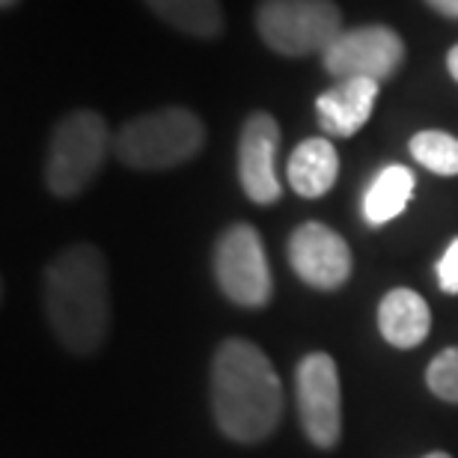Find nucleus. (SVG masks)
<instances>
[{
  "mask_svg": "<svg viewBox=\"0 0 458 458\" xmlns=\"http://www.w3.org/2000/svg\"><path fill=\"white\" fill-rule=\"evenodd\" d=\"M426 4L432 6L437 15H444V18H455V21H458V0H426Z\"/></svg>",
  "mask_w": 458,
  "mask_h": 458,
  "instance_id": "nucleus-19",
  "label": "nucleus"
},
{
  "mask_svg": "<svg viewBox=\"0 0 458 458\" xmlns=\"http://www.w3.org/2000/svg\"><path fill=\"white\" fill-rule=\"evenodd\" d=\"M295 390L307 437L322 450H331L343 435V393L334 357L325 352L307 354L295 369Z\"/></svg>",
  "mask_w": 458,
  "mask_h": 458,
  "instance_id": "nucleus-8",
  "label": "nucleus"
},
{
  "mask_svg": "<svg viewBox=\"0 0 458 458\" xmlns=\"http://www.w3.org/2000/svg\"><path fill=\"white\" fill-rule=\"evenodd\" d=\"M378 81L369 78H343L331 89L316 98L318 125L331 137H354L369 123L378 102Z\"/></svg>",
  "mask_w": 458,
  "mask_h": 458,
  "instance_id": "nucleus-11",
  "label": "nucleus"
},
{
  "mask_svg": "<svg viewBox=\"0 0 458 458\" xmlns=\"http://www.w3.org/2000/svg\"><path fill=\"white\" fill-rule=\"evenodd\" d=\"M280 125L265 111H253L238 134V182L256 206H274L283 194L277 179Z\"/></svg>",
  "mask_w": 458,
  "mask_h": 458,
  "instance_id": "nucleus-10",
  "label": "nucleus"
},
{
  "mask_svg": "<svg viewBox=\"0 0 458 458\" xmlns=\"http://www.w3.org/2000/svg\"><path fill=\"white\" fill-rule=\"evenodd\" d=\"M423 458H453L450 453H428V455H423Z\"/></svg>",
  "mask_w": 458,
  "mask_h": 458,
  "instance_id": "nucleus-22",
  "label": "nucleus"
},
{
  "mask_svg": "<svg viewBox=\"0 0 458 458\" xmlns=\"http://www.w3.org/2000/svg\"><path fill=\"white\" fill-rule=\"evenodd\" d=\"M411 158L437 176H458V137L426 128L411 137Z\"/></svg>",
  "mask_w": 458,
  "mask_h": 458,
  "instance_id": "nucleus-16",
  "label": "nucleus"
},
{
  "mask_svg": "<svg viewBox=\"0 0 458 458\" xmlns=\"http://www.w3.org/2000/svg\"><path fill=\"white\" fill-rule=\"evenodd\" d=\"M289 265L307 286L334 292L352 277V247L327 224L307 221L289 235Z\"/></svg>",
  "mask_w": 458,
  "mask_h": 458,
  "instance_id": "nucleus-9",
  "label": "nucleus"
},
{
  "mask_svg": "<svg viewBox=\"0 0 458 458\" xmlns=\"http://www.w3.org/2000/svg\"><path fill=\"white\" fill-rule=\"evenodd\" d=\"M437 283L446 295H458V238H453L441 262H437Z\"/></svg>",
  "mask_w": 458,
  "mask_h": 458,
  "instance_id": "nucleus-18",
  "label": "nucleus"
},
{
  "mask_svg": "<svg viewBox=\"0 0 458 458\" xmlns=\"http://www.w3.org/2000/svg\"><path fill=\"white\" fill-rule=\"evenodd\" d=\"M378 331L393 348H417L432 331V313L414 289H390L378 304Z\"/></svg>",
  "mask_w": 458,
  "mask_h": 458,
  "instance_id": "nucleus-13",
  "label": "nucleus"
},
{
  "mask_svg": "<svg viewBox=\"0 0 458 458\" xmlns=\"http://www.w3.org/2000/svg\"><path fill=\"white\" fill-rule=\"evenodd\" d=\"M206 146V123L188 107H158L119 128L114 155L131 170H173L197 158Z\"/></svg>",
  "mask_w": 458,
  "mask_h": 458,
  "instance_id": "nucleus-3",
  "label": "nucleus"
},
{
  "mask_svg": "<svg viewBox=\"0 0 458 458\" xmlns=\"http://www.w3.org/2000/svg\"><path fill=\"white\" fill-rule=\"evenodd\" d=\"M107 123L96 111H72L54 125L45 158V185L54 197L72 199L93 185L107 158Z\"/></svg>",
  "mask_w": 458,
  "mask_h": 458,
  "instance_id": "nucleus-4",
  "label": "nucleus"
},
{
  "mask_svg": "<svg viewBox=\"0 0 458 458\" xmlns=\"http://www.w3.org/2000/svg\"><path fill=\"white\" fill-rule=\"evenodd\" d=\"M345 30L334 0H259L256 33L280 57L325 54Z\"/></svg>",
  "mask_w": 458,
  "mask_h": 458,
  "instance_id": "nucleus-5",
  "label": "nucleus"
},
{
  "mask_svg": "<svg viewBox=\"0 0 458 458\" xmlns=\"http://www.w3.org/2000/svg\"><path fill=\"white\" fill-rule=\"evenodd\" d=\"M143 4L164 24L194 39H217L224 33L221 0H143Z\"/></svg>",
  "mask_w": 458,
  "mask_h": 458,
  "instance_id": "nucleus-15",
  "label": "nucleus"
},
{
  "mask_svg": "<svg viewBox=\"0 0 458 458\" xmlns=\"http://www.w3.org/2000/svg\"><path fill=\"white\" fill-rule=\"evenodd\" d=\"M42 304L54 336L72 354H93L111 331V286L102 250L69 244L42 277Z\"/></svg>",
  "mask_w": 458,
  "mask_h": 458,
  "instance_id": "nucleus-1",
  "label": "nucleus"
},
{
  "mask_svg": "<svg viewBox=\"0 0 458 458\" xmlns=\"http://www.w3.org/2000/svg\"><path fill=\"white\" fill-rule=\"evenodd\" d=\"M325 69L334 78L390 81L405 63V39L387 24H363L343 30L322 54Z\"/></svg>",
  "mask_w": 458,
  "mask_h": 458,
  "instance_id": "nucleus-7",
  "label": "nucleus"
},
{
  "mask_svg": "<svg viewBox=\"0 0 458 458\" xmlns=\"http://www.w3.org/2000/svg\"><path fill=\"white\" fill-rule=\"evenodd\" d=\"M212 411L235 444H259L283 420V387L259 345L229 336L212 357Z\"/></svg>",
  "mask_w": 458,
  "mask_h": 458,
  "instance_id": "nucleus-2",
  "label": "nucleus"
},
{
  "mask_svg": "<svg viewBox=\"0 0 458 458\" xmlns=\"http://www.w3.org/2000/svg\"><path fill=\"white\" fill-rule=\"evenodd\" d=\"M414 173L405 164H387L363 194V217L369 226H384L405 212L414 197Z\"/></svg>",
  "mask_w": 458,
  "mask_h": 458,
  "instance_id": "nucleus-14",
  "label": "nucleus"
},
{
  "mask_svg": "<svg viewBox=\"0 0 458 458\" xmlns=\"http://www.w3.org/2000/svg\"><path fill=\"white\" fill-rule=\"evenodd\" d=\"M446 69H450L453 81H455V84H458V45H453V48H450V54H446Z\"/></svg>",
  "mask_w": 458,
  "mask_h": 458,
  "instance_id": "nucleus-20",
  "label": "nucleus"
},
{
  "mask_svg": "<svg viewBox=\"0 0 458 458\" xmlns=\"http://www.w3.org/2000/svg\"><path fill=\"white\" fill-rule=\"evenodd\" d=\"M215 280L224 295L238 307L259 310L271 301L274 280L265 256L262 235L250 224H233L215 244Z\"/></svg>",
  "mask_w": 458,
  "mask_h": 458,
  "instance_id": "nucleus-6",
  "label": "nucleus"
},
{
  "mask_svg": "<svg viewBox=\"0 0 458 458\" xmlns=\"http://www.w3.org/2000/svg\"><path fill=\"white\" fill-rule=\"evenodd\" d=\"M340 176V155L327 137H307L289 155L286 179L298 197L318 199L336 185Z\"/></svg>",
  "mask_w": 458,
  "mask_h": 458,
  "instance_id": "nucleus-12",
  "label": "nucleus"
},
{
  "mask_svg": "<svg viewBox=\"0 0 458 458\" xmlns=\"http://www.w3.org/2000/svg\"><path fill=\"white\" fill-rule=\"evenodd\" d=\"M426 384L437 399L458 405V345L446 348V352H441L428 363Z\"/></svg>",
  "mask_w": 458,
  "mask_h": 458,
  "instance_id": "nucleus-17",
  "label": "nucleus"
},
{
  "mask_svg": "<svg viewBox=\"0 0 458 458\" xmlns=\"http://www.w3.org/2000/svg\"><path fill=\"white\" fill-rule=\"evenodd\" d=\"M18 4H21V0H0V6H4L6 13H9V9H15Z\"/></svg>",
  "mask_w": 458,
  "mask_h": 458,
  "instance_id": "nucleus-21",
  "label": "nucleus"
}]
</instances>
